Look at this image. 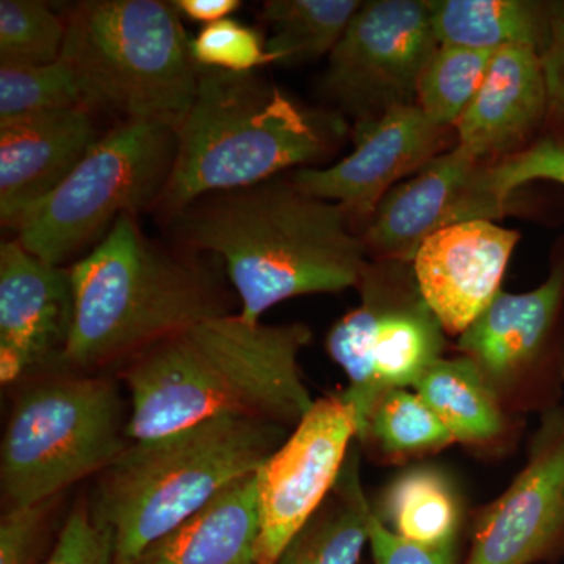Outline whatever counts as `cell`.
Here are the masks:
<instances>
[{"instance_id": "1", "label": "cell", "mask_w": 564, "mask_h": 564, "mask_svg": "<svg viewBox=\"0 0 564 564\" xmlns=\"http://www.w3.org/2000/svg\"><path fill=\"white\" fill-rule=\"evenodd\" d=\"M311 339L303 323L263 325L225 314L152 345L122 367L128 440H152L221 415L295 426L315 402L300 367Z\"/></svg>"}, {"instance_id": "2", "label": "cell", "mask_w": 564, "mask_h": 564, "mask_svg": "<svg viewBox=\"0 0 564 564\" xmlns=\"http://www.w3.org/2000/svg\"><path fill=\"white\" fill-rule=\"evenodd\" d=\"M169 220L184 247L221 259L248 323L285 300L358 288L367 263L343 207L292 177L212 193Z\"/></svg>"}, {"instance_id": "3", "label": "cell", "mask_w": 564, "mask_h": 564, "mask_svg": "<svg viewBox=\"0 0 564 564\" xmlns=\"http://www.w3.org/2000/svg\"><path fill=\"white\" fill-rule=\"evenodd\" d=\"M69 274L74 314L63 372L124 367L152 345L229 314L209 267L154 242L129 214Z\"/></svg>"}, {"instance_id": "4", "label": "cell", "mask_w": 564, "mask_h": 564, "mask_svg": "<svg viewBox=\"0 0 564 564\" xmlns=\"http://www.w3.org/2000/svg\"><path fill=\"white\" fill-rule=\"evenodd\" d=\"M347 132L336 111L311 109L254 73L199 66L176 131V158L159 209L172 218L212 193L251 187L333 154Z\"/></svg>"}, {"instance_id": "5", "label": "cell", "mask_w": 564, "mask_h": 564, "mask_svg": "<svg viewBox=\"0 0 564 564\" xmlns=\"http://www.w3.org/2000/svg\"><path fill=\"white\" fill-rule=\"evenodd\" d=\"M285 437L280 423L221 415L131 441L87 500L93 519L113 533L115 564H132L218 494L258 474Z\"/></svg>"}, {"instance_id": "6", "label": "cell", "mask_w": 564, "mask_h": 564, "mask_svg": "<svg viewBox=\"0 0 564 564\" xmlns=\"http://www.w3.org/2000/svg\"><path fill=\"white\" fill-rule=\"evenodd\" d=\"M65 21L61 61L87 109L177 131L195 98L199 65L173 2L84 0Z\"/></svg>"}, {"instance_id": "7", "label": "cell", "mask_w": 564, "mask_h": 564, "mask_svg": "<svg viewBox=\"0 0 564 564\" xmlns=\"http://www.w3.org/2000/svg\"><path fill=\"white\" fill-rule=\"evenodd\" d=\"M128 421L120 389L106 375L61 372L25 386L0 445L7 508L57 499L101 474L131 443Z\"/></svg>"}, {"instance_id": "8", "label": "cell", "mask_w": 564, "mask_h": 564, "mask_svg": "<svg viewBox=\"0 0 564 564\" xmlns=\"http://www.w3.org/2000/svg\"><path fill=\"white\" fill-rule=\"evenodd\" d=\"M176 132L151 122L121 121L13 229L41 261L63 267L101 240L122 215L161 203L176 158Z\"/></svg>"}, {"instance_id": "9", "label": "cell", "mask_w": 564, "mask_h": 564, "mask_svg": "<svg viewBox=\"0 0 564 564\" xmlns=\"http://www.w3.org/2000/svg\"><path fill=\"white\" fill-rule=\"evenodd\" d=\"M356 289L361 303L333 326L326 348L347 375L343 395L361 433L381 393L413 388L443 358L445 332L422 299L411 262H367Z\"/></svg>"}, {"instance_id": "10", "label": "cell", "mask_w": 564, "mask_h": 564, "mask_svg": "<svg viewBox=\"0 0 564 564\" xmlns=\"http://www.w3.org/2000/svg\"><path fill=\"white\" fill-rule=\"evenodd\" d=\"M440 47L425 0L362 3L329 54L323 91L356 122L417 102L423 70Z\"/></svg>"}, {"instance_id": "11", "label": "cell", "mask_w": 564, "mask_h": 564, "mask_svg": "<svg viewBox=\"0 0 564 564\" xmlns=\"http://www.w3.org/2000/svg\"><path fill=\"white\" fill-rule=\"evenodd\" d=\"M458 350L502 403L513 389L534 406H556L564 381V237L547 280L530 292L497 293L459 336Z\"/></svg>"}, {"instance_id": "12", "label": "cell", "mask_w": 564, "mask_h": 564, "mask_svg": "<svg viewBox=\"0 0 564 564\" xmlns=\"http://www.w3.org/2000/svg\"><path fill=\"white\" fill-rule=\"evenodd\" d=\"M355 408L339 393L315 400L291 436L258 473L261 533L258 564H273L333 492L352 443L358 440Z\"/></svg>"}, {"instance_id": "13", "label": "cell", "mask_w": 564, "mask_h": 564, "mask_svg": "<svg viewBox=\"0 0 564 564\" xmlns=\"http://www.w3.org/2000/svg\"><path fill=\"white\" fill-rule=\"evenodd\" d=\"M564 552V408L545 411L529 462L481 511L466 564H533Z\"/></svg>"}, {"instance_id": "14", "label": "cell", "mask_w": 564, "mask_h": 564, "mask_svg": "<svg viewBox=\"0 0 564 564\" xmlns=\"http://www.w3.org/2000/svg\"><path fill=\"white\" fill-rule=\"evenodd\" d=\"M451 131L429 120L417 104L393 107L356 122L355 150L343 161L296 170L292 181L307 195L343 207L348 220L370 221L397 182L445 152Z\"/></svg>"}, {"instance_id": "15", "label": "cell", "mask_w": 564, "mask_h": 564, "mask_svg": "<svg viewBox=\"0 0 564 564\" xmlns=\"http://www.w3.org/2000/svg\"><path fill=\"white\" fill-rule=\"evenodd\" d=\"M485 162L458 143L384 196L362 234L375 261L413 262L423 240L445 226L503 215L477 191Z\"/></svg>"}, {"instance_id": "16", "label": "cell", "mask_w": 564, "mask_h": 564, "mask_svg": "<svg viewBox=\"0 0 564 564\" xmlns=\"http://www.w3.org/2000/svg\"><path fill=\"white\" fill-rule=\"evenodd\" d=\"M74 299L69 270L41 261L18 240L0 247V381L17 383L58 366Z\"/></svg>"}, {"instance_id": "17", "label": "cell", "mask_w": 564, "mask_h": 564, "mask_svg": "<svg viewBox=\"0 0 564 564\" xmlns=\"http://www.w3.org/2000/svg\"><path fill=\"white\" fill-rule=\"evenodd\" d=\"M519 239L514 229L470 220L423 240L411 265L422 299L445 333L462 336L496 299Z\"/></svg>"}, {"instance_id": "18", "label": "cell", "mask_w": 564, "mask_h": 564, "mask_svg": "<svg viewBox=\"0 0 564 564\" xmlns=\"http://www.w3.org/2000/svg\"><path fill=\"white\" fill-rule=\"evenodd\" d=\"M547 87L540 51L525 44L500 47L480 91L456 122V143L480 162L524 151L541 139Z\"/></svg>"}, {"instance_id": "19", "label": "cell", "mask_w": 564, "mask_h": 564, "mask_svg": "<svg viewBox=\"0 0 564 564\" xmlns=\"http://www.w3.org/2000/svg\"><path fill=\"white\" fill-rule=\"evenodd\" d=\"M95 111L79 107L0 122V217L13 228L54 192L99 140Z\"/></svg>"}, {"instance_id": "20", "label": "cell", "mask_w": 564, "mask_h": 564, "mask_svg": "<svg viewBox=\"0 0 564 564\" xmlns=\"http://www.w3.org/2000/svg\"><path fill=\"white\" fill-rule=\"evenodd\" d=\"M259 533L258 474H252L148 545L132 564H258Z\"/></svg>"}, {"instance_id": "21", "label": "cell", "mask_w": 564, "mask_h": 564, "mask_svg": "<svg viewBox=\"0 0 564 564\" xmlns=\"http://www.w3.org/2000/svg\"><path fill=\"white\" fill-rule=\"evenodd\" d=\"M370 514L352 445L333 492L273 564H358L369 544Z\"/></svg>"}, {"instance_id": "22", "label": "cell", "mask_w": 564, "mask_h": 564, "mask_svg": "<svg viewBox=\"0 0 564 564\" xmlns=\"http://www.w3.org/2000/svg\"><path fill=\"white\" fill-rule=\"evenodd\" d=\"M413 389L455 443L484 447L499 441L507 430L502 400L466 356L437 359Z\"/></svg>"}, {"instance_id": "23", "label": "cell", "mask_w": 564, "mask_h": 564, "mask_svg": "<svg viewBox=\"0 0 564 564\" xmlns=\"http://www.w3.org/2000/svg\"><path fill=\"white\" fill-rule=\"evenodd\" d=\"M437 43L496 52L525 44L541 51L547 2L530 0H436L430 2Z\"/></svg>"}, {"instance_id": "24", "label": "cell", "mask_w": 564, "mask_h": 564, "mask_svg": "<svg viewBox=\"0 0 564 564\" xmlns=\"http://www.w3.org/2000/svg\"><path fill=\"white\" fill-rule=\"evenodd\" d=\"M377 516L386 529L411 543L426 547L458 544L463 522L458 491L434 467L400 474L386 489Z\"/></svg>"}, {"instance_id": "25", "label": "cell", "mask_w": 564, "mask_h": 564, "mask_svg": "<svg viewBox=\"0 0 564 564\" xmlns=\"http://www.w3.org/2000/svg\"><path fill=\"white\" fill-rule=\"evenodd\" d=\"M361 6L358 0H270L261 17L272 32L267 51L274 63L288 65L332 54Z\"/></svg>"}, {"instance_id": "26", "label": "cell", "mask_w": 564, "mask_h": 564, "mask_svg": "<svg viewBox=\"0 0 564 564\" xmlns=\"http://www.w3.org/2000/svg\"><path fill=\"white\" fill-rule=\"evenodd\" d=\"M358 441L384 462H406L436 454L455 444L432 408L408 389H392L375 400Z\"/></svg>"}, {"instance_id": "27", "label": "cell", "mask_w": 564, "mask_h": 564, "mask_svg": "<svg viewBox=\"0 0 564 564\" xmlns=\"http://www.w3.org/2000/svg\"><path fill=\"white\" fill-rule=\"evenodd\" d=\"M494 52L440 44L423 70L417 106L434 124L455 129L484 85Z\"/></svg>"}, {"instance_id": "28", "label": "cell", "mask_w": 564, "mask_h": 564, "mask_svg": "<svg viewBox=\"0 0 564 564\" xmlns=\"http://www.w3.org/2000/svg\"><path fill=\"white\" fill-rule=\"evenodd\" d=\"M66 21L39 0L0 2V65L40 66L61 61Z\"/></svg>"}, {"instance_id": "29", "label": "cell", "mask_w": 564, "mask_h": 564, "mask_svg": "<svg viewBox=\"0 0 564 564\" xmlns=\"http://www.w3.org/2000/svg\"><path fill=\"white\" fill-rule=\"evenodd\" d=\"M85 107L84 95L65 62L50 65H0V122Z\"/></svg>"}, {"instance_id": "30", "label": "cell", "mask_w": 564, "mask_h": 564, "mask_svg": "<svg viewBox=\"0 0 564 564\" xmlns=\"http://www.w3.org/2000/svg\"><path fill=\"white\" fill-rule=\"evenodd\" d=\"M534 181L556 182L564 187V144L541 137L518 154L484 163L477 191L494 206L507 212L516 191Z\"/></svg>"}, {"instance_id": "31", "label": "cell", "mask_w": 564, "mask_h": 564, "mask_svg": "<svg viewBox=\"0 0 564 564\" xmlns=\"http://www.w3.org/2000/svg\"><path fill=\"white\" fill-rule=\"evenodd\" d=\"M192 52L199 66L229 73H254L274 63L262 36L232 18L204 25L192 40Z\"/></svg>"}, {"instance_id": "32", "label": "cell", "mask_w": 564, "mask_h": 564, "mask_svg": "<svg viewBox=\"0 0 564 564\" xmlns=\"http://www.w3.org/2000/svg\"><path fill=\"white\" fill-rule=\"evenodd\" d=\"M44 564H115L113 533L93 519L88 502L74 508Z\"/></svg>"}, {"instance_id": "33", "label": "cell", "mask_w": 564, "mask_h": 564, "mask_svg": "<svg viewBox=\"0 0 564 564\" xmlns=\"http://www.w3.org/2000/svg\"><path fill=\"white\" fill-rule=\"evenodd\" d=\"M57 499L7 508L0 519V564H40L50 516Z\"/></svg>"}, {"instance_id": "34", "label": "cell", "mask_w": 564, "mask_h": 564, "mask_svg": "<svg viewBox=\"0 0 564 564\" xmlns=\"http://www.w3.org/2000/svg\"><path fill=\"white\" fill-rule=\"evenodd\" d=\"M547 87L543 135L564 144V0L547 2V31L540 51Z\"/></svg>"}, {"instance_id": "35", "label": "cell", "mask_w": 564, "mask_h": 564, "mask_svg": "<svg viewBox=\"0 0 564 564\" xmlns=\"http://www.w3.org/2000/svg\"><path fill=\"white\" fill-rule=\"evenodd\" d=\"M369 544L375 564H458V544L426 547L411 543L386 529L373 510L370 514Z\"/></svg>"}, {"instance_id": "36", "label": "cell", "mask_w": 564, "mask_h": 564, "mask_svg": "<svg viewBox=\"0 0 564 564\" xmlns=\"http://www.w3.org/2000/svg\"><path fill=\"white\" fill-rule=\"evenodd\" d=\"M182 17L204 25L226 20L242 7L240 0H176L173 2Z\"/></svg>"}]
</instances>
